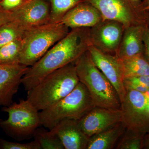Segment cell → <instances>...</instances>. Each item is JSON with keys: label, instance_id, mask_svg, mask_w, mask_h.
Returning a JSON list of instances; mask_svg holds the SVG:
<instances>
[{"label": "cell", "instance_id": "6da1fadb", "mask_svg": "<svg viewBox=\"0 0 149 149\" xmlns=\"http://www.w3.org/2000/svg\"><path fill=\"white\" fill-rule=\"evenodd\" d=\"M91 28L71 29L61 40L47 52L35 64L29 67L22 79V84L28 91L44 77L56 70L74 63L92 45Z\"/></svg>", "mask_w": 149, "mask_h": 149}, {"label": "cell", "instance_id": "7a4b0ae2", "mask_svg": "<svg viewBox=\"0 0 149 149\" xmlns=\"http://www.w3.org/2000/svg\"><path fill=\"white\" fill-rule=\"evenodd\" d=\"M74 62L48 74L27 91V100L39 111L56 103L67 96L80 82Z\"/></svg>", "mask_w": 149, "mask_h": 149}, {"label": "cell", "instance_id": "3957f363", "mask_svg": "<svg viewBox=\"0 0 149 149\" xmlns=\"http://www.w3.org/2000/svg\"><path fill=\"white\" fill-rule=\"evenodd\" d=\"M74 63L79 81L87 88L95 107L120 109L121 102L118 94L96 66L88 50Z\"/></svg>", "mask_w": 149, "mask_h": 149}, {"label": "cell", "instance_id": "277c9868", "mask_svg": "<svg viewBox=\"0 0 149 149\" xmlns=\"http://www.w3.org/2000/svg\"><path fill=\"white\" fill-rule=\"evenodd\" d=\"M69 31L61 22H49L25 31L22 38L19 63L32 66Z\"/></svg>", "mask_w": 149, "mask_h": 149}, {"label": "cell", "instance_id": "5b68a950", "mask_svg": "<svg viewBox=\"0 0 149 149\" xmlns=\"http://www.w3.org/2000/svg\"><path fill=\"white\" fill-rule=\"evenodd\" d=\"M95 107L88 90L80 82L66 97L39 112L40 122L44 127L51 130L65 119L80 120Z\"/></svg>", "mask_w": 149, "mask_h": 149}, {"label": "cell", "instance_id": "8992f818", "mask_svg": "<svg viewBox=\"0 0 149 149\" xmlns=\"http://www.w3.org/2000/svg\"><path fill=\"white\" fill-rule=\"evenodd\" d=\"M2 111L7 113L8 117L6 120L0 119V126L15 140L21 141L31 139L42 125L39 111L28 100L13 102L8 107H3Z\"/></svg>", "mask_w": 149, "mask_h": 149}, {"label": "cell", "instance_id": "52a82bcc", "mask_svg": "<svg viewBox=\"0 0 149 149\" xmlns=\"http://www.w3.org/2000/svg\"><path fill=\"white\" fill-rule=\"evenodd\" d=\"M126 91L120 107L121 123L126 130L144 136L149 130V97L139 91Z\"/></svg>", "mask_w": 149, "mask_h": 149}, {"label": "cell", "instance_id": "ba28073f", "mask_svg": "<svg viewBox=\"0 0 149 149\" xmlns=\"http://www.w3.org/2000/svg\"><path fill=\"white\" fill-rule=\"evenodd\" d=\"M9 11L10 21L24 32L51 22L50 6L47 0H24Z\"/></svg>", "mask_w": 149, "mask_h": 149}, {"label": "cell", "instance_id": "9c48e42d", "mask_svg": "<svg viewBox=\"0 0 149 149\" xmlns=\"http://www.w3.org/2000/svg\"><path fill=\"white\" fill-rule=\"evenodd\" d=\"M96 66L105 76L116 91L121 102L126 94L122 62L116 55L105 53L91 45L88 49Z\"/></svg>", "mask_w": 149, "mask_h": 149}, {"label": "cell", "instance_id": "30bf717a", "mask_svg": "<svg viewBox=\"0 0 149 149\" xmlns=\"http://www.w3.org/2000/svg\"><path fill=\"white\" fill-rule=\"evenodd\" d=\"M125 29L118 22L103 19L91 28L92 45L105 53L116 54Z\"/></svg>", "mask_w": 149, "mask_h": 149}, {"label": "cell", "instance_id": "8fae6325", "mask_svg": "<svg viewBox=\"0 0 149 149\" xmlns=\"http://www.w3.org/2000/svg\"><path fill=\"white\" fill-rule=\"evenodd\" d=\"M121 109L95 107L80 120V128L89 137L104 131L121 122Z\"/></svg>", "mask_w": 149, "mask_h": 149}, {"label": "cell", "instance_id": "7c38bea8", "mask_svg": "<svg viewBox=\"0 0 149 149\" xmlns=\"http://www.w3.org/2000/svg\"><path fill=\"white\" fill-rule=\"evenodd\" d=\"M100 12L104 20L120 22L125 28L135 25L132 0H87Z\"/></svg>", "mask_w": 149, "mask_h": 149}, {"label": "cell", "instance_id": "4fadbf2b", "mask_svg": "<svg viewBox=\"0 0 149 149\" xmlns=\"http://www.w3.org/2000/svg\"><path fill=\"white\" fill-rule=\"evenodd\" d=\"M29 67L20 64H0V107H8Z\"/></svg>", "mask_w": 149, "mask_h": 149}, {"label": "cell", "instance_id": "5bb4252c", "mask_svg": "<svg viewBox=\"0 0 149 149\" xmlns=\"http://www.w3.org/2000/svg\"><path fill=\"white\" fill-rule=\"evenodd\" d=\"M103 20L100 13L88 2L78 4L67 12L60 22L71 29L91 27Z\"/></svg>", "mask_w": 149, "mask_h": 149}, {"label": "cell", "instance_id": "9a60e30c", "mask_svg": "<svg viewBox=\"0 0 149 149\" xmlns=\"http://www.w3.org/2000/svg\"><path fill=\"white\" fill-rule=\"evenodd\" d=\"M51 130L58 136L65 149H87L90 137L82 130L78 120L65 119Z\"/></svg>", "mask_w": 149, "mask_h": 149}, {"label": "cell", "instance_id": "2e32d148", "mask_svg": "<svg viewBox=\"0 0 149 149\" xmlns=\"http://www.w3.org/2000/svg\"><path fill=\"white\" fill-rule=\"evenodd\" d=\"M144 29L139 25L125 28L116 56L120 59L143 54Z\"/></svg>", "mask_w": 149, "mask_h": 149}, {"label": "cell", "instance_id": "e0dca14e", "mask_svg": "<svg viewBox=\"0 0 149 149\" xmlns=\"http://www.w3.org/2000/svg\"><path fill=\"white\" fill-rule=\"evenodd\" d=\"M126 130L121 122L90 137L87 149H111Z\"/></svg>", "mask_w": 149, "mask_h": 149}, {"label": "cell", "instance_id": "ac0fdd59", "mask_svg": "<svg viewBox=\"0 0 149 149\" xmlns=\"http://www.w3.org/2000/svg\"><path fill=\"white\" fill-rule=\"evenodd\" d=\"M120 60L124 77L149 75V63L143 54Z\"/></svg>", "mask_w": 149, "mask_h": 149}, {"label": "cell", "instance_id": "d6986e66", "mask_svg": "<svg viewBox=\"0 0 149 149\" xmlns=\"http://www.w3.org/2000/svg\"><path fill=\"white\" fill-rule=\"evenodd\" d=\"M22 38L17 39L0 47V64H20Z\"/></svg>", "mask_w": 149, "mask_h": 149}, {"label": "cell", "instance_id": "ffe728a7", "mask_svg": "<svg viewBox=\"0 0 149 149\" xmlns=\"http://www.w3.org/2000/svg\"><path fill=\"white\" fill-rule=\"evenodd\" d=\"M41 149H65L60 139L52 131L43 127L37 128L33 136Z\"/></svg>", "mask_w": 149, "mask_h": 149}, {"label": "cell", "instance_id": "44dd1931", "mask_svg": "<svg viewBox=\"0 0 149 149\" xmlns=\"http://www.w3.org/2000/svg\"><path fill=\"white\" fill-rule=\"evenodd\" d=\"M50 6L51 22H60L65 14L87 0H47Z\"/></svg>", "mask_w": 149, "mask_h": 149}, {"label": "cell", "instance_id": "7402d4cb", "mask_svg": "<svg viewBox=\"0 0 149 149\" xmlns=\"http://www.w3.org/2000/svg\"><path fill=\"white\" fill-rule=\"evenodd\" d=\"M24 32L10 21L0 27V47L17 39L22 38Z\"/></svg>", "mask_w": 149, "mask_h": 149}, {"label": "cell", "instance_id": "603a6c76", "mask_svg": "<svg viewBox=\"0 0 149 149\" xmlns=\"http://www.w3.org/2000/svg\"><path fill=\"white\" fill-rule=\"evenodd\" d=\"M122 136L116 149H143V136L127 130H125Z\"/></svg>", "mask_w": 149, "mask_h": 149}, {"label": "cell", "instance_id": "cb8c5ba5", "mask_svg": "<svg viewBox=\"0 0 149 149\" xmlns=\"http://www.w3.org/2000/svg\"><path fill=\"white\" fill-rule=\"evenodd\" d=\"M0 149H41V148L35 140L27 143H20L0 139Z\"/></svg>", "mask_w": 149, "mask_h": 149}, {"label": "cell", "instance_id": "d4e9b609", "mask_svg": "<svg viewBox=\"0 0 149 149\" xmlns=\"http://www.w3.org/2000/svg\"><path fill=\"white\" fill-rule=\"evenodd\" d=\"M124 80L130 83H137L149 89V75L125 77Z\"/></svg>", "mask_w": 149, "mask_h": 149}, {"label": "cell", "instance_id": "484cf974", "mask_svg": "<svg viewBox=\"0 0 149 149\" xmlns=\"http://www.w3.org/2000/svg\"><path fill=\"white\" fill-rule=\"evenodd\" d=\"M23 1V0H1L0 7L4 10H12L20 5Z\"/></svg>", "mask_w": 149, "mask_h": 149}, {"label": "cell", "instance_id": "4316f807", "mask_svg": "<svg viewBox=\"0 0 149 149\" xmlns=\"http://www.w3.org/2000/svg\"><path fill=\"white\" fill-rule=\"evenodd\" d=\"M146 58L149 63V28L144 29L143 37Z\"/></svg>", "mask_w": 149, "mask_h": 149}, {"label": "cell", "instance_id": "83f0119b", "mask_svg": "<svg viewBox=\"0 0 149 149\" xmlns=\"http://www.w3.org/2000/svg\"><path fill=\"white\" fill-rule=\"evenodd\" d=\"M9 21V11L4 10L0 7V27Z\"/></svg>", "mask_w": 149, "mask_h": 149}, {"label": "cell", "instance_id": "f1b7e54d", "mask_svg": "<svg viewBox=\"0 0 149 149\" xmlns=\"http://www.w3.org/2000/svg\"><path fill=\"white\" fill-rule=\"evenodd\" d=\"M143 149H149V130L143 136Z\"/></svg>", "mask_w": 149, "mask_h": 149}, {"label": "cell", "instance_id": "f546056e", "mask_svg": "<svg viewBox=\"0 0 149 149\" xmlns=\"http://www.w3.org/2000/svg\"><path fill=\"white\" fill-rule=\"evenodd\" d=\"M148 8L149 9V0H148Z\"/></svg>", "mask_w": 149, "mask_h": 149}, {"label": "cell", "instance_id": "4dcf8cb0", "mask_svg": "<svg viewBox=\"0 0 149 149\" xmlns=\"http://www.w3.org/2000/svg\"><path fill=\"white\" fill-rule=\"evenodd\" d=\"M132 1H138V0H132Z\"/></svg>", "mask_w": 149, "mask_h": 149}, {"label": "cell", "instance_id": "1f68e13d", "mask_svg": "<svg viewBox=\"0 0 149 149\" xmlns=\"http://www.w3.org/2000/svg\"><path fill=\"white\" fill-rule=\"evenodd\" d=\"M23 1H24V0H23Z\"/></svg>", "mask_w": 149, "mask_h": 149}]
</instances>
